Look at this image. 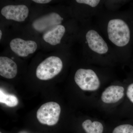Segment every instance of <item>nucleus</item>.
Masks as SVG:
<instances>
[{
	"mask_svg": "<svg viewBox=\"0 0 133 133\" xmlns=\"http://www.w3.org/2000/svg\"><path fill=\"white\" fill-rule=\"evenodd\" d=\"M1 12L8 20L22 22L24 21L28 17L29 10L25 5H9L3 8Z\"/></svg>",
	"mask_w": 133,
	"mask_h": 133,
	"instance_id": "obj_8",
	"label": "nucleus"
},
{
	"mask_svg": "<svg viewBox=\"0 0 133 133\" xmlns=\"http://www.w3.org/2000/svg\"><path fill=\"white\" fill-rule=\"evenodd\" d=\"M33 1L37 3H41V4H46L49 3L51 1L50 0H33Z\"/></svg>",
	"mask_w": 133,
	"mask_h": 133,
	"instance_id": "obj_16",
	"label": "nucleus"
},
{
	"mask_svg": "<svg viewBox=\"0 0 133 133\" xmlns=\"http://www.w3.org/2000/svg\"><path fill=\"white\" fill-rule=\"evenodd\" d=\"M61 111L60 105L57 102H47L42 105L37 110V118L41 124L55 125L58 122Z\"/></svg>",
	"mask_w": 133,
	"mask_h": 133,
	"instance_id": "obj_4",
	"label": "nucleus"
},
{
	"mask_svg": "<svg viewBox=\"0 0 133 133\" xmlns=\"http://www.w3.org/2000/svg\"><path fill=\"white\" fill-rule=\"evenodd\" d=\"M105 29L108 40L115 47L121 49L129 43L131 37L130 28L120 17L110 18L107 23Z\"/></svg>",
	"mask_w": 133,
	"mask_h": 133,
	"instance_id": "obj_1",
	"label": "nucleus"
},
{
	"mask_svg": "<svg viewBox=\"0 0 133 133\" xmlns=\"http://www.w3.org/2000/svg\"><path fill=\"white\" fill-rule=\"evenodd\" d=\"M65 31L64 26L59 24L45 31L43 36V38L51 45H56L61 43Z\"/></svg>",
	"mask_w": 133,
	"mask_h": 133,
	"instance_id": "obj_11",
	"label": "nucleus"
},
{
	"mask_svg": "<svg viewBox=\"0 0 133 133\" xmlns=\"http://www.w3.org/2000/svg\"><path fill=\"white\" fill-rule=\"evenodd\" d=\"M126 89L118 85H111L107 87L101 96V101L107 104H113L123 99L125 95Z\"/></svg>",
	"mask_w": 133,
	"mask_h": 133,
	"instance_id": "obj_6",
	"label": "nucleus"
},
{
	"mask_svg": "<svg viewBox=\"0 0 133 133\" xmlns=\"http://www.w3.org/2000/svg\"><path fill=\"white\" fill-rule=\"evenodd\" d=\"M125 95L129 102L133 105V82L130 83L127 87Z\"/></svg>",
	"mask_w": 133,
	"mask_h": 133,
	"instance_id": "obj_15",
	"label": "nucleus"
},
{
	"mask_svg": "<svg viewBox=\"0 0 133 133\" xmlns=\"http://www.w3.org/2000/svg\"><path fill=\"white\" fill-rule=\"evenodd\" d=\"M17 67L14 61L6 57H0V75L8 79L14 78L17 74Z\"/></svg>",
	"mask_w": 133,
	"mask_h": 133,
	"instance_id": "obj_10",
	"label": "nucleus"
},
{
	"mask_svg": "<svg viewBox=\"0 0 133 133\" xmlns=\"http://www.w3.org/2000/svg\"><path fill=\"white\" fill-rule=\"evenodd\" d=\"M63 68V62L59 58L49 57L41 62L37 66L36 75L41 80H49L59 74Z\"/></svg>",
	"mask_w": 133,
	"mask_h": 133,
	"instance_id": "obj_3",
	"label": "nucleus"
},
{
	"mask_svg": "<svg viewBox=\"0 0 133 133\" xmlns=\"http://www.w3.org/2000/svg\"><path fill=\"white\" fill-rule=\"evenodd\" d=\"M0 102L5 104L9 107H14L18 105L19 101L16 96L12 94L5 93L1 88Z\"/></svg>",
	"mask_w": 133,
	"mask_h": 133,
	"instance_id": "obj_13",
	"label": "nucleus"
},
{
	"mask_svg": "<svg viewBox=\"0 0 133 133\" xmlns=\"http://www.w3.org/2000/svg\"><path fill=\"white\" fill-rule=\"evenodd\" d=\"M74 80L81 90L86 91H97L101 85L98 76L91 69H78L75 73Z\"/></svg>",
	"mask_w": 133,
	"mask_h": 133,
	"instance_id": "obj_2",
	"label": "nucleus"
},
{
	"mask_svg": "<svg viewBox=\"0 0 133 133\" xmlns=\"http://www.w3.org/2000/svg\"><path fill=\"white\" fill-rule=\"evenodd\" d=\"M86 43L90 51L98 56H105L109 52V46L97 30L90 29L85 35Z\"/></svg>",
	"mask_w": 133,
	"mask_h": 133,
	"instance_id": "obj_5",
	"label": "nucleus"
},
{
	"mask_svg": "<svg viewBox=\"0 0 133 133\" xmlns=\"http://www.w3.org/2000/svg\"><path fill=\"white\" fill-rule=\"evenodd\" d=\"M82 127L86 133H103L104 127L100 122L87 119L82 124Z\"/></svg>",
	"mask_w": 133,
	"mask_h": 133,
	"instance_id": "obj_12",
	"label": "nucleus"
},
{
	"mask_svg": "<svg viewBox=\"0 0 133 133\" xmlns=\"http://www.w3.org/2000/svg\"><path fill=\"white\" fill-rule=\"evenodd\" d=\"M63 18L56 13L49 14L36 19L32 26L36 31L39 32L47 31L62 23Z\"/></svg>",
	"mask_w": 133,
	"mask_h": 133,
	"instance_id": "obj_9",
	"label": "nucleus"
},
{
	"mask_svg": "<svg viewBox=\"0 0 133 133\" xmlns=\"http://www.w3.org/2000/svg\"><path fill=\"white\" fill-rule=\"evenodd\" d=\"M112 133H133V125L124 124L119 125L115 128Z\"/></svg>",
	"mask_w": 133,
	"mask_h": 133,
	"instance_id": "obj_14",
	"label": "nucleus"
},
{
	"mask_svg": "<svg viewBox=\"0 0 133 133\" xmlns=\"http://www.w3.org/2000/svg\"><path fill=\"white\" fill-rule=\"evenodd\" d=\"M10 46L13 52L22 57H26L34 53L37 48L35 41H24L20 38L13 39L10 43Z\"/></svg>",
	"mask_w": 133,
	"mask_h": 133,
	"instance_id": "obj_7",
	"label": "nucleus"
},
{
	"mask_svg": "<svg viewBox=\"0 0 133 133\" xmlns=\"http://www.w3.org/2000/svg\"><path fill=\"white\" fill-rule=\"evenodd\" d=\"M0 133H2V132H0Z\"/></svg>",
	"mask_w": 133,
	"mask_h": 133,
	"instance_id": "obj_18",
	"label": "nucleus"
},
{
	"mask_svg": "<svg viewBox=\"0 0 133 133\" xmlns=\"http://www.w3.org/2000/svg\"><path fill=\"white\" fill-rule=\"evenodd\" d=\"M2 36V31L1 30H0V39H1Z\"/></svg>",
	"mask_w": 133,
	"mask_h": 133,
	"instance_id": "obj_17",
	"label": "nucleus"
}]
</instances>
